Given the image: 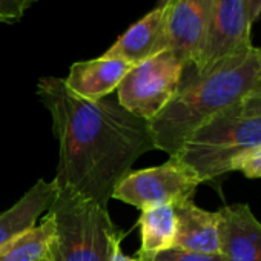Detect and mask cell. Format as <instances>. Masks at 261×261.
I'll return each instance as SVG.
<instances>
[{"label":"cell","mask_w":261,"mask_h":261,"mask_svg":"<svg viewBox=\"0 0 261 261\" xmlns=\"http://www.w3.org/2000/svg\"><path fill=\"white\" fill-rule=\"evenodd\" d=\"M37 95L51 114L59 142L57 186L108 206L134 162L155 149L148 121L109 97L80 98L59 77L40 79Z\"/></svg>","instance_id":"cell-1"},{"label":"cell","mask_w":261,"mask_h":261,"mask_svg":"<svg viewBox=\"0 0 261 261\" xmlns=\"http://www.w3.org/2000/svg\"><path fill=\"white\" fill-rule=\"evenodd\" d=\"M259 69L261 53L259 48L252 46L249 51L181 83L168 106L148 121L154 148L169 157L177 155L200 126L243 101Z\"/></svg>","instance_id":"cell-2"},{"label":"cell","mask_w":261,"mask_h":261,"mask_svg":"<svg viewBox=\"0 0 261 261\" xmlns=\"http://www.w3.org/2000/svg\"><path fill=\"white\" fill-rule=\"evenodd\" d=\"M48 215L54 220L51 261H111L112 247L123 240L108 206L60 189Z\"/></svg>","instance_id":"cell-3"},{"label":"cell","mask_w":261,"mask_h":261,"mask_svg":"<svg viewBox=\"0 0 261 261\" xmlns=\"http://www.w3.org/2000/svg\"><path fill=\"white\" fill-rule=\"evenodd\" d=\"M238 105L200 126L174 155L201 183L232 172V163L240 154L261 145V115H247Z\"/></svg>","instance_id":"cell-4"},{"label":"cell","mask_w":261,"mask_h":261,"mask_svg":"<svg viewBox=\"0 0 261 261\" xmlns=\"http://www.w3.org/2000/svg\"><path fill=\"white\" fill-rule=\"evenodd\" d=\"M186 68L174 51L165 49L133 66L117 88V101L133 115L151 121L178 92Z\"/></svg>","instance_id":"cell-5"},{"label":"cell","mask_w":261,"mask_h":261,"mask_svg":"<svg viewBox=\"0 0 261 261\" xmlns=\"http://www.w3.org/2000/svg\"><path fill=\"white\" fill-rule=\"evenodd\" d=\"M200 185L201 180L191 168L177 157H169L160 166L129 171L117 183L111 198L146 211L189 200Z\"/></svg>","instance_id":"cell-6"},{"label":"cell","mask_w":261,"mask_h":261,"mask_svg":"<svg viewBox=\"0 0 261 261\" xmlns=\"http://www.w3.org/2000/svg\"><path fill=\"white\" fill-rule=\"evenodd\" d=\"M247 7V0H215L207 36L194 65L195 75H201L253 46Z\"/></svg>","instance_id":"cell-7"},{"label":"cell","mask_w":261,"mask_h":261,"mask_svg":"<svg viewBox=\"0 0 261 261\" xmlns=\"http://www.w3.org/2000/svg\"><path fill=\"white\" fill-rule=\"evenodd\" d=\"M215 0H172L168 5L165 28L166 48L186 66L197 63L212 19Z\"/></svg>","instance_id":"cell-8"},{"label":"cell","mask_w":261,"mask_h":261,"mask_svg":"<svg viewBox=\"0 0 261 261\" xmlns=\"http://www.w3.org/2000/svg\"><path fill=\"white\" fill-rule=\"evenodd\" d=\"M220 218V253L224 261H261V221L250 206H224Z\"/></svg>","instance_id":"cell-9"},{"label":"cell","mask_w":261,"mask_h":261,"mask_svg":"<svg viewBox=\"0 0 261 261\" xmlns=\"http://www.w3.org/2000/svg\"><path fill=\"white\" fill-rule=\"evenodd\" d=\"M121 59L101 56L91 60L75 62L63 79L66 88L80 98L97 101L117 91L124 75L133 69Z\"/></svg>","instance_id":"cell-10"},{"label":"cell","mask_w":261,"mask_h":261,"mask_svg":"<svg viewBox=\"0 0 261 261\" xmlns=\"http://www.w3.org/2000/svg\"><path fill=\"white\" fill-rule=\"evenodd\" d=\"M166 19L168 5L155 7L139 22L130 25L105 53V56L121 59L136 66L146 59L168 49L165 37Z\"/></svg>","instance_id":"cell-11"},{"label":"cell","mask_w":261,"mask_h":261,"mask_svg":"<svg viewBox=\"0 0 261 261\" xmlns=\"http://www.w3.org/2000/svg\"><path fill=\"white\" fill-rule=\"evenodd\" d=\"M177 215L175 246L180 249L220 253V211H206L192 198L174 204Z\"/></svg>","instance_id":"cell-12"},{"label":"cell","mask_w":261,"mask_h":261,"mask_svg":"<svg viewBox=\"0 0 261 261\" xmlns=\"http://www.w3.org/2000/svg\"><path fill=\"white\" fill-rule=\"evenodd\" d=\"M57 195L59 186L56 180H39L14 206L0 214V247L36 227L40 215L49 212Z\"/></svg>","instance_id":"cell-13"},{"label":"cell","mask_w":261,"mask_h":261,"mask_svg":"<svg viewBox=\"0 0 261 261\" xmlns=\"http://www.w3.org/2000/svg\"><path fill=\"white\" fill-rule=\"evenodd\" d=\"M142 247L139 253H155L175 246L177 215L174 204H163L142 211Z\"/></svg>","instance_id":"cell-14"},{"label":"cell","mask_w":261,"mask_h":261,"mask_svg":"<svg viewBox=\"0 0 261 261\" xmlns=\"http://www.w3.org/2000/svg\"><path fill=\"white\" fill-rule=\"evenodd\" d=\"M54 220L48 215L40 224L0 247V261H39L49 255Z\"/></svg>","instance_id":"cell-15"},{"label":"cell","mask_w":261,"mask_h":261,"mask_svg":"<svg viewBox=\"0 0 261 261\" xmlns=\"http://www.w3.org/2000/svg\"><path fill=\"white\" fill-rule=\"evenodd\" d=\"M140 261H224L221 253H204L180 247H171L155 253H139Z\"/></svg>","instance_id":"cell-16"},{"label":"cell","mask_w":261,"mask_h":261,"mask_svg":"<svg viewBox=\"0 0 261 261\" xmlns=\"http://www.w3.org/2000/svg\"><path fill=\"white\" fill-rule=\"evenodd\" d=\"M232 172H241L247 178H261V145L240 154L232 163Z\"/></svg>","instance_id":"cell-17"},{"label":"cell","mask_w":261,"mask_h":261,"mask_svg":"<svg viewBox=\"0 0 261 261\" xmlns=\"http://www.w3.org/2000/svg\"><path fill=\"white\" fill-rule=\"evenodd\" d=\"M36 0H0V23L19 22Z\"/></svg>","instance_id":"cell-18"},{"label":"cell","mask_w":261,"mask_h":261,"mask_svg":"<svg viewBox=\"0 0 261 261\" xmlns=\"http://www.w3.org/2000/svg\"><path fill=\"white\" fill-rule=\"evenodd\" d=\"M238 106L247 115H261V69L252 89Z\"/></svg>","instance_id":"cell-19"},{"label":"cell","mask_w":261,"mask_h":261,"mask_svg":"<svg viewBox=\"0 0 261 261\" xmlns=\"http://www.w3.org/2000/svg\"><path fill=\"white\" fill-rule=\"evenodd\" d=\"M247 13H249V22L253 25L261 17V0H247Z\"/></svg>","instance_id":"cell-20"},{"label":"cell","mask_w":261,"mask_h":261,"mask_svg":"<svg viewBox=\"0 0 261 261\" xmlns=\"http://www.w3.org/2000/svg\"><path fill=\"white\" fill-rule=\"evenodd\" d=\"M111 261H140V259L126 255V253L121 250V241H117V243L114 244V247H112Z\"/></svg>","instance_id":"cell-21"},{"label":"cell","mask_w":261,"mask_h":261,"mask_svg":"<svg viewBox=\"0 0 261 261\" xmlns=\"http://www.w3.org/2000/svg\"><path fill=\"white\" fill-rule=\"evenodd\" d=\"M172 2V0H159V5L157 7H166Z\"/></svg>","instance_id":"cell-22"},{"label":"cell","mask_w":261,"mask_h":261,"mask_svg":"<svg viewBox=\"0 0 261 261\" xmlns=\"http://www.w3.org/2000/svg\"><path fill=\"white\" fill-rule=\"evenodd\" d=\"M39 261H51V258H49V255H48V256H45V258H42V259H39Z\"/></svg>","instance_id":"cell-23"},{"label":"cell","mask_w":261,"mask_h":261,"mask_svg":"<svg viewBox=\"0 0 261 261\" xmlns=\"http://www.w3.org/2000/svg\"><path fill=\"white\" fill-rule=\"evenodd\" d=\"M259 53H261V48H259Z\"/></svg>","instance_id":"cell-24"}]
</instances>
